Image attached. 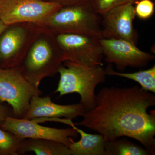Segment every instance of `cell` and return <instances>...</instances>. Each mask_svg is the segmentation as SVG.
<instances>
[{"mask_svg": "<svg viewBox=\"0 0 155 155\" xmlns=\"http://www.w3.org/2000/svg\"><path fill=\"white\" fill-rule=\"evenodd\" d=\"M133 5L127 3L101 15L102 38L125 40L136 44L138 35L134 26L136 16Z\"/></svg>", "mask_w": 155, "mask_h": 155, "instance_id": "obj_11", "label": "cell"}, {"mask_svg": "<svg viewBox=\"0 0 155 155\" xmlns=\"http://www.w3.org/2000/svg\"><path fill=\"white\" fill-rule=\"evenodd\" d=\"M30 152L38 155H72L69 147L58 142L42 139H22L19 155Z\"/></svg>", "mask_w": 155, "mask_h": 155, "instance_id": "obj_14", "label": "cell"}, {"mask_svg": "<svg viewBox=\"0 0 155 155\" xmlns=\"http://www.w3.org/2000/svg\"><path fill=\"white\" fill-rule=\"evenodd\" d=\"M41 32L30 23L8 25L0 36V68L19 67Z\"/></svg>", "mask_w": 155, "mask_h": 155, "instance_id": "obj_6", "label": "cell"}, {"mask_svg": "<svg viewBox=\"0 0 155 155\" xmlns=\"http://www.w3.org/2000/svg\"><path fill=\"white\" fill-rule=\"evenodd\" d=\"M62 6L49 0H7L0 12V19L7 25L35 24L44 20Z\"/></svg>", "mask_w": 155, "mask_h": 155, "instance_id": "obj_8", "label": "cell"}, {"mask_svg": "<svg viewBox=\"0 0 155 155\" xmlns=\"http://www.w3.org/2000/svg\"><path fill=\"white\" fill-rule=\"evenodd\" d=\"M134 4L136 16L140 19L147 20L154 14L155 4L153 0H138Z\"/></svg>", "mask_w": 155, "mask_h": 155, "instance_id": "obj_19", "label": "cell"}, {"mask_svg": "<svg viewBox=\"0 0 155 155\" xmlns=\"http://www.w3.org/2000/svg\"><path fill=\"white\" fill-rule=\"evenodd\" d=\"M8 26V25H5L0 19V36Z\"/></svg>", "mask_w": 155, "mask_h": 155, "instance_id": "obj_22", "label": "cell"}, {"mask_svg": "<svg viewBox=\"0 0 155 155\" xmlns=\"http://www.w3.org/2000/svg\"><path fill=\"white\" fill-rule=\"evenodd\" d=\"M72 128L77 131L81 138L69 145L72 155H105V140L99 134H90L79 129L72 123Z\"/></svg>", "mask_w": 155, "mask_h": 155, "instance_id": "obj_13", "label": "cell"}, {"mask_svg": "<svg viewBox=\"0 0 155 155\" xmlns=\"http://www.w3.org/2000/svg\"><path fill=\"white\" fill-rule=\"evenodd\" d=\"M1 128L10 131L21 139H42L61 143L69 147L79 134L74 128H54L39 125L34 120L8 116Z\"/></svg>", "mask_w": 155, "mask_h": 155, "instance_id": "obj_9", "label": "cell"}, {"mask_svg": "<svg viewBox=\"0 0 155 155\" xmlns=\"http://www.w3.org/2000/svg\"><path fill=\"white\" fill-rule=\"evenodd\" d=\"M104 57L107 63L115 64L120 72L127 67L140 68L154 60L155 56L141 51L136 44L119 39L101 38Z\"/></svg>", "mask_w": 155, "mask_h": 155, "instance_id": "obj_10", "label": "cell"}, {"mask_svg": "<svg viewBox=\"0 0 155 155\" xmlns=\"http://www.w3.org/2000/svg\"><path fill=\"white\" fill-rule=\"evenodd\" d=\"M105 71L107 75L119 76L134 81L140 84L142 88L155 93V65L149 69L131 73L117 72L110 66L107 67Z\"/></svg>", "mask_w": 155, "mask_h": 155, "instance_id": "obj_16", "label": "cell"}, {"mask_svg": "<svg viewBox=\"0 0 155 155\" xmlns=\"http://www.w3.org/2000/svg\"><path fill=\"white\" fill-rule=\"evenodd\" d=\"M85 113L81 104L72 105L58 104L53 102L49 96H35L31 100L29 108L24 119L32 120L39 118L57 119L64 117L72 119L82 116Z\"/></svg>", "mask_w": 155, "mask_h": 155, "instance_id": "obj_12", "label": "cell"}, {"mask_svg": "<svg viewBox=\"0 0 155 155\" xmlns=\"http://www.w3.org/2000/svg\"><path fill=\"white\" fill-rule=\"evenodd\" d=\"M42 94L39 87L25 78L19 67L0 68V102H6L11 106L14 117L24 118L32 97L41 96Z\"/></svg>", "mask_w": 155, "mask_h": 155, "instance_id": "obj_5", "label": "cell"}, {"mask_svg": "<svg viewBox=\"0 0 155 155\" xmlns=\"http://www.w3.org/2000/svg\"><path fill=\"white\" fill-rule=\"evenodd\" d=\"M60 78L55 93L60 97L77 93L85 113L96 106V88L106 79L105 69L103 66L87 67L69 61H65L58 71Z\"/></svg>", "mask_w": 155, "mask_h": 155, "instance_id": "obj_4", "label": "cell"}, {"mask_svg": "<svg viewBox=\"0 0 155 155\" xmlns=\"http://www.w3.org/2000/svg\"><path fill=\"white\" fill-rule=\"evenodd\" d=\"M55 36L65 61L87 67L103 66L104 54L100 38L81 34H60Z\"/></svg>", "mask_w": 155, "mask_h": 155, "instance_id": "obj_7", "label": "cell"}, {"mask_svg": "<svg viewBox=\"0 0 155 155\" xmlns=\"http://www.w3.org/2000/svg\"><path fill=\"white\" fill-rule=\"evenodd\" d=\"M22 140L0 127V155H19Z\"/></svg>", "mask_w": 155, "mask_h": 155, "instance_id": "obj_17", "label": "cell"}, {"mask_svg": "<svg viewBox=\"0 0 155 155\" xmlns=\"http://www.w3.org/2000/svg\"><path fill=\"white\" fill-rule=\"evenodd\" d=\"M8 116H14L12 111L9 110L8 108L0 104V127Z\"/></svg>", "mask_w": 155, "mask_h": 155, "instance_id": "obj_21", "label": "cell"}, {"mask_svg": "<svg viewBox=\"0 0 155 155\" xmlns=\"http://www.w3.org/2000/svg\"><path fill=\"white\" fill-rule=\"evenodd\" d=\"M65 61L55 35L41 31L19 67L25 78L39 87L45 78L57 75Z\"/></svg>", "mask_w": 155, "mask_h": 155, "instance_id": "obj_3", "label": "cell"}, {"mask_svg": "<svg viewBox=\"0 0 155 155\" xmlns=\"http://www.w3.org/2000/svg\"></svg>", "mask_w": 155, "mask_h": 155, "instance_id": "obj_24", "label": "cell"}, {"mask_svg": "<svg viewBox=\"0 0 155 155\" xmlns=\"http://www.w3.org/2000/svg\"><path fill=\"white\" fill-rule=\"evenodd\" d=\"M60 3L63 6L79 5L84 3H91L92 0H49Z\"/></svg>", "mask_w": 155, "mask_h": 155, "instance_id": "obj_20", "label": "cell"}, {"mask_svg": "<svg viewBox=\"0 0 155 155\" xmlns=\"http://www.w3.org/2000/svg\"><path fill=\"white\" fill-rule=\"evenodd\" d=\"M101 17L91 3L62 6L44 20L32 24L42 32L87 35L102 38ZM31 24V23H30Z\"/></svg>", "mask_w": 155, "mask_h": 155, "instance_id": "obj_2", "label": "cell"}, {"mask_svg": "<svg viewBox=\"0 0 155 155\" xmlns=\"http://www.w3.org/2000/svg\"><path fill=\"white\" fill-rule=\"evenodd\" d=\"M105 155H150L142 146L121 137L106 141Z\"/></svg>", "mask_w": 155, "mask_h": 155, "instance_id": "obj_15", "label": "cell"}, {"mask_svg": "<svg viewBox=\"0 0 155 155\" xmlns=\"http://www.w3.org/2000/svg\"><path fill=\"white\" fill-rule=\"evenodd\" d=\"M138 0H92L91 3L98 14L101 15L109 10L128 3L134 4Z\"/></svg>", "mask_w": 155, "mask_h": 155, "instance_id": "obj_18", "label": "cell"}, {"mask_svg": "<svg viewBox=\"0 0 155 155\" xmlns=\"http://www.w3.org/2000/svg\"><path fill=\"white\" fill-rule=\"evenodd\" d=\"M7 0H0V12L2 9L3 6L5 5Z\"/></svg>", "mask_w": 155, "mask_h": 155, "instance_id": "obj_23", "label": "cell"}, {"mask_svg": "<svg viewBox=\"0 0 155 155\" xmlns=\"http://www.w3.org/2000/svg\"><path fill=\"white\" fill-rule=\"evenodd\" d=\"M155 95L137 85L105 87L96 94V106L74 123L101 134L106 141L127 137L155 155Z\"/></svg>", "mask_w": 155, "mask_h": 155, "instance_id": "obj_1", "label": "cell"}]
</instances>
